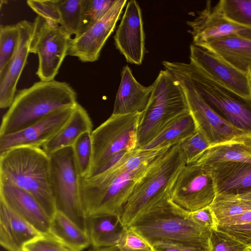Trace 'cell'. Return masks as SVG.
I'll use <instances>...</instances> for the list:
<instances>
[{
  "instance_id": "obj_1",
  "label": "cell",
  "mask_w": 251,
  "mask_h": 251,
  "mask_svg": "<svg viewBox=\"0 0 251 251\" xmlns=\"http://www.w3.org/2000/svg\"><path fill=\"white\" fill-rule=\"evenodd\" d=\"M152 161L134 171L126 157L124 156L107 170L93 176L81 177L80 196L86 217L101 214L121 217L134 187Z\"/></svg>"
},
{
  "instance_id": "obj_2",
  "label": "cell",
  "mask_w": 251,
  "mask_h": 251,
  "mask_svg": "<svg viewBox=\"0 0 251 251\" xmlns=\"http://www.w3.org/2000/svg\"><path fill=\"white\" fill-rule=\"evenodd\" d=\"M76 93L67 83L53 79L34 83L16 93L3 115L0 136L19 132L56 111L75 107Z\"/></svg>"
},
{
  "instance_id": "obj_3",
  "label": "cell",
  "mask_w": 251,
  "mask_h": 251,
  "mask_svg": "<svg viewBox=\"0 0 251 251\" xmlns=\"http://www.w3.org/2000/svg\"><path fill=\"white\" fill-rule=\"evenodd\" d=\"M49 155L42 148L20 146L0 152V182L32 195L51 218L56 212Z\"/></svg>"
},
{
  "instance_id": "obj_4",
  "label": "cell",
  "mask_w": 251,
  "mask_h": 251,
  "mask_svg": "<svg viewBox=\"0 0 251 251\" xmlns=\"http://www.w3.org/2000/svg\"><path fill=\"white\" fill-rule=\"evenodd\" d=\"M128 227L152 246L159 242L171 241L210 247L212 230L196 223L189 212L173 203L170 198L151 207Z\"/></svg>"
},
{
  "instance_id": "obj_5",
  "label": "cell",
  "mask_w": 251,
  "mask_h": 251,
  "mask_svg": "<svg viewBox=\"0 0 251 251\" xmlns=\"http://www.w3.org/2000/svg\"><path fill=\"white\" fill-rule=\"evenodd\" d=\"M177 79L190 82L221 118L247 135H251V99L225 87L193 63L162 62Z\"/></svg>"
},
{
  "instance_id": "obj_6",
  "label": "cell",
  "mask_w": 251,
  "mask_h": 251,
  "mask_svg": "<svg viewBox=\"0 0 251 251\" xmlns=\"http://www.w3.org/2000/svg\"><path fill=\"white\" fill-rule=\"evenodd\" d=\"M186 164L178 144L154 159L124 206L121 217L123 225L128 227L151 207L169 198L178 176Z\"/></svg>"
},
{
  "instance_id": "obj_7",
  "label": "cell",
  "mask_w": 251,
  "mask_h": 251,
  "mask_svg": "<svg viewBox=\"0 0 251 251\" xmlns=\"http://www.w3.org/2000/svg\"><path fill=\"white\" fill-rule=\"evenodd\" d=\"M153 84L150 100L142 113L137 149L151 141L174 118L189 111L183 90L170 72L161 70Z\"/></svg>"
},
{
  "instance_id": "obj_8",
  "label": "cell",
  "mask_w": 251,
  "mask_h": 251,
  "mask_svg": "<svg viewBox=\"0 0 251 251\" xmlns=\"http://www.w3.org/2000/svg\"><path fill=\"white\" fill-rule=\"evenodd\" d=\"M48 154L50 159L51 187L56 210L86 231L87 218L83 210L80 196L82 177L73 147L64 148Z\"/></svg>"
},
{
  "instance_id": "obj_9",
  "label": "cell",
  "mask_w": 251,
  "mask_h": 251,
  "mask_svg": "<svg viewBox=\"0 0 251 251\" xmlns=\"http://www.w3.org/2000/svg\"><path fill=\"white\" fill-rule=\"evenodd\" d=\"M142 113L112 114L92 131V156L89 172L115 154L137 149Z\"/></svg>"
},
{
  "instance_id": "obj_10",
  "label": "cell",
  "mask_w": 251,
  "mask_h": 251,
  "mask_svg": "<svg viewBox=\"0 0 251 251\" xmlns=\"http://www.w3.org/2000/svg\"><path fill=\"white\" fill-rule=\"evenodd\" d=\"M34 22L35 28L30 53L38 57L36 75L41 81L52 80L68 55L71 36L58 25L48 23L41 16H38Z\"/></svg>"
},
{
  "instance_id": "obj_11",
  "label": "cell",
  "mask_w": 251,
  "mask_h": 251,
  "mask_svg": "<svg viewBox=\"0 0 251 251\" xmlns=\"http://www.w3.org/2000/svg\"><path fill=\"white\" fill-rule=\"evenodd\" d=\"M216 196L215 183L209 171L194 164H187L178 176L170 200L183 209L193 212L209 207Z\"/></svg>"
},
{
  "instance_id": "obj_12",
  "label": "cell",
  "mask_w": 251,
  "mask_h": 251,
  "mask_svg": "<svg viewBox=\"0 0 251 251\" xmlns=\"http://www.w3.org/2000/svg\"><path fill=\"white\" fill-rule=\"evenodd\" d=\"M176 79L183 90L197 130L207 139L211 146L237 140L246 135L216 113L190 82Z\"/></svg>"
},
{
  "instance_id": "obj_13",
  "label": "cell",
  "mask_w": 251,
  "mask_h": 251,
  "mask_svg": "<svg viewBox=\"0 0 251 251\" xmlns=\"http://www.w3.org/2000/svg\"><path fill=\"white\" fill-rule=\"evenodd\" d=\"M126 2V0H116L102 18L83 33L72 38L68 55L76 57L83 62L98 60L101 50L114 31Z\"/></svg>"
},
{
  "instance_id": "obj_14",
  "label": "cell",
  "mask_w": 251,
  "mask_h": 251,
  "mask_svg": "<svg viewBox=\"0 0 251 251\" xmlns=\"http://www.w3.org/2000/svg\"><path fill=\"white\" fill-rule=\"evenodd\" d=\"M190 59L225 87L251 99L250 75L238 70L214 52L193 44L190 47Z\"/></svg>"
},
{
  "instance_id": "obj_15",
  "label": "cell",
  "mask_w": 251,
  "mask_h": 251,
  "mask_svg": "<svg viewBox=\"0 0 251 251\" xmlns=\"http://www.w3.org/2000/svg\"><path fill=\"white\" fill-rule=\"evenodd\" d=\"M18 40L14 52L4 71L0 74V108H9L16 94L17 85L30 53L35 24L22 20L16 24Z\"/></svg>"
},
{
  "instance_id": "obj_16",
  "label": "cell",
  "mask_w": 251,
  "mask_h": 251,
  "mask_svg": "<svg viewBox=\"0 0 251 251\" xmlns=\"http://www.w3.org/2000/svg\"><path fill=\"white\" fill-rule=\"evenodd\" d=\"M145 40L140 6L136 0L128 1L114 36L115 46L128 63L140 65L145 53Z\"/></svg>"
},
{
  "instance_id": "obj_17",
  "label": "cell",
  "mask_w": 251,
  "mask_h": 251,
  "mask_svg": "<svg viewBox=\"0 0 251 251\" xmlns=\"http://www.w3.org/2000/svg\"><path fill=\"white\" fill-rule=\"evenodd\" d=\"M75 107L53 112L19 132L0 136V152L20 146L42 148L66 123Z\"/></svg>"
},
{
  "instance_id": "obj_18",
  "label": "cell",
  "mask_w": 251,
  "mask_h": 251,
  "mask_svg": "<svg viewBox=\"0 0 251 251\" xmlns=\"http://www.w3.org/2000/svg\"><path fill=\"white\" fill-rule=\"evenodd\" d=\"M186 23L191 28L193 44L226 36H236L251 40V27L228 20L215 6H212L211 1L206 2L205 8L198 12L194 19Z\"/></svg>"
},
{
  "instance_id": "obj_19",
  "label": "cell",
  "mask_w": 251,
  "mask_h": 251,
  "mask_svg": "<svg viewBox=\"0 0 251 251\" xmlns=\"http://www.w3.org/2000/svg\"><path fill=\"white\" fill-rule=\"evenodd\" d=\"M26 2L38 16L58 25L70 36L80 34L84 0H28Z\"/></svg>"
},
{
  "instance_id": "obj_20",
  "label": "cell",
  "mask_w": 251,
  "mask_h": 251,
  "mask_svg": "<svg viewBox=\"0 0 251 251\" xmlns=\"http://www.w3.org/2000/svg\"><path fill=\"white\" fill-rule=\"evenodd\" d=\"M0 200L40 233L49 235L51 218L32 195L14 185L0 182Z\"/></svg>"
},
{
  "instance_id": "obj_21",
  "label": "cell",
  "mask_w": 251,
  "mask_h": 251,
  "mask_svg": "<svg viewBox=\"0 0 251 251\" xmlns=\"http://www.w3.org/2000/svg\"><path fill=\"white\" fill-rule=\"evenodd\" d=\"M201 166L211 174L216 195L237 196L251 191V162L224 161Z\"/></svg>"
},
{
  "instance_id": "obj_22",
  "label": "cell",
  "mask_w": 251,
  "mask_h": 251,
  "mask_svg": "<svg viewBox=\"0 0 251 251\" xmlns=\"http://www.w3.org/2000/svg\"><path fill=\"white\" fill-rule=\"evenodd\" d=\"M153 84L145 86L134 77L128 65L123 67L112 114L142 113L150 100Z\"/></svg>"
},
{
  "instance_id": "obj_23",
  "label": "cell",
  "mask_w": 251,
  "mask_h": 251,
  "mask_svg": "<svg viewBox=\"0 0 251 251\" xmlns=\"http://www.w3.org/2000/svg\"><path fill=\"white\" fill-rule=\"evenodd\" d=\"M42 235L0 200V244L4 250L24 251L27 244Z\"/></svg>"
},
{
  "instance_id": "obj_24",
  "label": "cell",
  "mask_w": 251,
  "mask_h": 251,
  "mask_svg": "<svg viewBox=\"0 0 251 251\" xmlns=\"http://www.w3.org/2000/svg\"><path fill=\"white\" fill-rule=\"evenodd\" d=\"M194 45L214 52L243 73L251 74V40L226 36L209 39Z\"/></svg>"
},
{
  "instance_id": "obj_25",
  "label": "cell",
  "mask_w": 251,
  "mask_h": 251,
  "mask_svg": "<svg viewBox=\"0 0 251 251\" xmlns=\"http://www.w3.org/2000/svg\"><path fill=\"white\" fill-rule=\"evenodd\" d=\"M92 122L86 110L78 103L70 118L59 131L42 148L48 154L73 147L83 133L92 132Z\"/></svg>"
},
{
  "instance_id": "obj_26",
  "label": "cell",
  "mask_w": 251,
  "mask_h": 251,
  "mask_svg": "<svg viewBox=\"0 0 251 251\" xmlns=\"http://www.w3.org/2000/svg\"><path fill=\"white\" fill-rule=\"evenodd\" d=\"M126 228L116 215H93L86 220V231L93 248L116 246Z\"/></svg>"
},
{
  "instance_id": "obj_27",
  "label": "cell",
  "mask_w": 251,
  "mask_h": 251,
  "mask_svg": "<svg viewBox=\"0 0 251 251\" xmlns=\"http://www.w3.org/2000/svg\"><path fill=\"white\" fill-rule=\"evenodd\" d=\"M189 111L170 121L151 141L141 148L151 150L171 147L179 144L197 131Z\"/></svg>"
},
{
  "instance_id": "obj_28",
  "label": "cell",
  "mask_w": 251,
  "mask_h": 251,
  "mask_svg": "<svg viewBox=\"0 0 251 251\" xmlns=\"http://www.w3.org/2000/svg\"><path fill=\"white\" fill-rule=\"evenodd\" d=\"M49 235L72 251H82L91 245L87 232L57 210L51 219Z\"/></svg>"
},
{
  "instance_id": "obj_29",
  "label": "cell",
  "mask_w": 251,
  "mask_h": 251,
  "mask_svg": "<svg viewBox=\"0 0 251 251\" xmlns=\"http://www.w3.org/2000/svg\"><path fill=\"white\" fill-rule=\"evenodd\" d=\"M224 161L251 162V143L239 140L211 146L192 163L205 166Z\"/></svg>"
},
{
  "instance_id": "obj_30",
  "label": "cell",
  "mask_w": 251,
  "mask_h": 251,
  "mask_svg": "<svg viewBox=\"0 0 251 251\" xmlns=\"http://www.w3.org/2000/svg\"><path fill=\"white\" fill-rule=\"evenodd\" d=\"M215 6L228 20L251 27V0H221Z\"/></svg>"
},
{
  "instance_id": "obj_31",
  "label": "cell",
  "mask_w": 251,
  "mask_h": 251,
  "mask_svg": "<svg viewBox=\"0 0 251 251\" xmlns=\"http://www.w3.org/2000/svg\"><path fill=\"white\" fill-rule=\"evenodd\" d=\"M209 207L217 224L221 220L249 210L236 196L225 194L216 195Z\"/></svg>"
},
{
  "instance_id": "obj_32",
  "label": "cell",
  "mask_w": 251,
  "mask_h": 251,
  "mask_svg": "<svg viewBox=\"0 0 251 251\" xmlns=\"http://www.w3.org/2000/svg\"><path fill=\"white\" fill-rule=\"evenodd\" d=\"M73 148L81 176L86 177L89 173L92 162L91 132L82 134L75 141Z\"/></svg>"
},
{
  "instance_id": "obj_33",
  "label": "cell",
  "mask_w": 251,
  "mask_h": 251,
  "mask_svg": "<svg viewBox=\"0 0 251 251\" xmlns=\"http://www.w3.org/2000/svg\"><path fill=\"white\" fill-rule=\"evenodd\" d=\"M18 40L16 25H1L0 27V74L5 69L11 58Z\"/></svg>"
},
{
  "instance_id": "obj_34",
  "label": "cell",
  "mask_w": 251,
  "mask_h": 251,
  "mask_svg": "<svg viewBox=\"0 0 251 251\" xmlns=\"http://www.w3.org/2000/svg\"><path fill=\"white\" fill-rule=\"evenodd\" d=\"M116 1V0H84L82 28L79 35L102 18Z\"/></svg>"
},
{
  "instance_id": "obj_35",
  "label": "cell",
  "mask_w": 251,
  "mask_h": 251,
  "mask_svg": "<svg viewBox=\"0 0 251 251\" xmlns=\"http://www.w3.org/2000/svg\"><path fill=\"white\" fill-rule=\"evenodd\" d=\"M186 164L194 162L200 155L211 146L207 139L197 131L178 144Z\"/></svg>"
},
{
  "instance_id": "obj_36",
  "label": "cell",
  "mask_w": 251,
  "mask_h": 251,
  "mask_svg": "<svg viewBox=\"0 0 251 251\" xmlns=\"http://www.w3.org/2000/svg\"><path fill=\"white\" fill-rule=\"evenodd\" d=\"M209 251H250V248L216 228L211 231Z\"/></svg>"
},
{
  "instance_id": "obj_37",
  "label": "cell",
  "mask_w": 251,
  "mask_h": 251,
  "mask_svg": "<svg viewBox=\"0 0 251 251\" xmlns=\"http://www.w3.org/2000/svg\"><path fill=\"white\" fill-rule=\"evenodd\" d=\"M116 246L122 251H154L148 242L129 227L122 233Z\"/></svg>"
},
{
  "instance_id": "obj_38",
  "label": "cell",
  "mask_w": 251,
  "mask_h": 251,
  "mask_svg": "<svg viewBox=\"0 0 251 251\" xmlns=\"http://www.w3.org/2000/svg\"><path fill=\"white\" fill-rule=\"evenodd\" d=\"M24 251H72L50 235H42L27 244Z\"/></svg>"
},
{
  "instance_id": "obj_39",
  "label": "cell",
  "mask_w": 251,
  "mask_h": 251,
  "mask_svg": "<svg viewBox=\"0 0 251 251\" xmlns=\"http://www.w3.org/2000/svg\"><path fill=\"white\" fill-rule=\"evenodd\" d=\"M216 229L226 233L251 248V223L217 225Z\"/></svg>"
},
{
  "instance_id": "obj_40",
  "label": "cell",
  "mask_w": 251,
  "mask_h": 251,
  "mask_svg": "<svg viewBox=\"0 0 251 251\" xmlns=\"http://www.w3.org/2000/svg\"><path fill=\"white\" fill-rule=\"evenodd\" d=\"M189 213L193 219L201 226L210 230L216 228L217 223L209 207Z\"/></svg>"
},
{
  "instance_id": "obj_41",
  "label": "cell",
  "mask_w": 251,
  "mask_h": 251,
  "mask_svg": "<svg viewBox=\"0 0 251 251\" xmlns=\"http://www.w3.org/2000/svg\"><path fill=\"white\" fill-rule=\"evenodd\" d=\"M247 223H251V210H248L240 215L221 220L218 222L217 225H232Z\"/></svg>"
},
{
  "instance_id": "obj_42",
  "label": "cell",
  "mask_w": 251,
  "mask_h": 251,
  "mask_svg": "<svg viewBox=\"0 0 251 251\" xmlns=\"http://www.w3.org/2000/svg\"><path fill=\"white\" fill-rule=\"evenodd\" d=\"M187 246H190L171 241L159 242L152 246L154 251H182Z\"/></svg>"
},
{
  "instance_id": "obj_43",
  "label": "cell",
  "mask_w": 251,
  "mask_h": 251,
  "mask_svg": "<svg viewBox=\"0 0 251 251\" xmlns=\"http://www.w3.org/2000/svg\"><path fill=\"white\" fill-rule=\"evenodd\" d=\"M236 196L249 210H251V191Z\"/></svg>"
},
{
  "instance_id": "obj_44",
  "label": "cell",
  "mask_w": 251,
  "mask_h": 251,
  "mask_svg": "<svg viewBox=\"0 0 251 251\" xmlns=\"http://www.w3.org/2000/svg\"><path fill=\"white\" fill-rule=\"evenodd\" d=\"M210 247L199 246L186 247L182 251H209Z\"/></svg>"
},
{
  "instance_id": "obj_45",
  "label": "cell",
  "mask_w": 251,
  "mask_h": 251,
  "mask_svg": "<svg viewBox=\"0 0 251 251\" xmlns=\"http://www.w3.org/2000/svg\"><path fill=\"white\" fill-rule=\"evenodd\" d=\"M89 251H122L117 246L100 248H93Z\"/></svg>"
},
{
  "instance_id": "obj_46",
  "label": "cell",
  "mask_w": 251,
  "mask_h": 251,
  "mask_svg": "<svg viewBox=\"0 0 251 251\" xmlns=\"http://www.w3.org/2000/svg\"><path fill=\"white\" fill-rule=\"evenodd\" d=\"M239 140H243L248 142H249L251 143V135H245L243 136L240 138H239Z\"/></svg>"
},
{
  "instance_id": "obj_47",
  "label": "cell",
  "mask_w": 251,
  "mask_h": 251,
  "mask_svg": "<svg viewBox=\"0 0 251 251\" xmlns=\"http://www.w3.org/2000/svg\"><path fill=\"white\" fill-rule=\"evenodd\" d=\"M250 81H251V74L250 75Z\"/></svg>"
},
{
  "instance_id": "obj_48",
  "label": "cell",
  "mask_w": 251,
  "mask_h": 251,
  "mask_svg": "<svg viewBox=\"0 0 251 251\" xmlns=\"http://www.w3.org/2000/svg\"><path fill=\"white\" fill-rule=\"evenodd\" d=\"M250 251H251V248H250Z\"/></svg>"
}]
</instances>
